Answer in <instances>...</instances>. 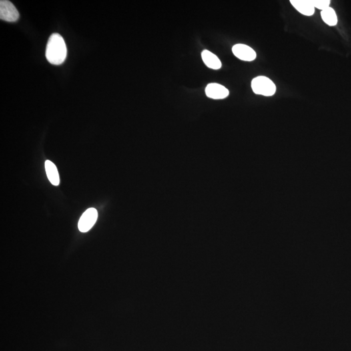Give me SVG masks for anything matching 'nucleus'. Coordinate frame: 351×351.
I'll return each mask as SVG.
<instances>
[{"label":"nucleus","mask_w":351,"mask_h":351,"mask_svg":"<svg viewBox=\"0 0 351 351\" xmlns=\"http://www.w3.org/2000/svg\"><path fill=\"white\" fill-rule=\"evenodd\" d=\"M67 49L65 40L58 33H53L50 37L46 49V57L52 65H60L65 61Z\"/></svg>","instance_id":"1"},{"label":"nucleus","mask_w":351,"mask_h":351,"mask_svg":"<svg viewBox=\"0 0 351 351\" xmlns=\"http://www.w3.org/2000/svg\"><path fill=\"white\" fill-rule=\"evenodd\" d=\"M251 87L253 92L256 95L264 97H272L276 93V87L269 77L258 76L252 79Z\"/></svg>","instance_id":"2"},{"label":"nucleus","mask_w":351,"mask_h":351,"mask_svg":"<svg viewBox=\"0 0 351 351\" xmlns=\"http://www.w3.org/2000/svg\"><path fill=\"white\" fill-rule=\"evenodd\" d=\"M19 13L13 3L8 0L0 1V19L2 21L14 23L19 19Z\"/></svg>","instance_id":"3"},{"label":"nucleus","mask_w":351,"mask_h":351,"mask_svg":"<svg viewBox=\"0 0 351 351\" xmlns=\"http://www.w3.org/2000/svg\"><path fill=\"white\" fill-rule=\"evenodd\" d=\"M98 219V211L95 208H89L83 213L78 223V228L81 232H87L91 230Z\"/></svg>","instance_id":"4"},{"label":"nucleus","mask_w":351,"mask_h":351,"mask_svg":"<svg viewBox=\"0 0 351 351\" xmlns=\"http://www.w3.org/2000/svg\"><path fill=\"white\" fill-rule=\"evenodd\" d=\"M232 52L237 58L245 61H252L256 58V53L251 48L243 44H237L232 48Z\"/></svg>","instance_id":"5"},{"label":"nucleus","mask_w":351,"mask_h":351,"mask_svg":"<svg viewBox=\"0 0 351 351\" xmlns=\"http://www.w3.org/2000/svg\"><path fill=\"white\" fill-rule=\"evenodd\" d=\"M207 97L215 100L224 99L229 95L226 87L218 83H210L205 88Z\"/></svg>","instance_id":"6"},{"label":"nucleus","mask_w":351,"mask_h":351,"mask_svg":"<svg viewBox=\"0 0 351 351\" xmlns=\"http://www.w3.org/2000/svg\"><path fill=\"white\" fill-rule=\"evenodd\" d=\"M290 3L297 11L303 15L310 17L315 13V7L312 0H291Z\"/></svg>","instance_id":"7"},{"label":"nucleus","mask_w":351,"mask_h":351,"mask_svg":"<svg viewBox=\"0 0 351 351\" xmlns=\"http://www.w3.org/2000/svg\"><path fill=\"white\" fill-rule=\"evenodd\" d=\"M202 58L205 65L211 69L218 70L222 67V64L218 57L207 50L202 51Z\"/></svg>","instance_id":"8"},{"label":"nucleus","mask_w":351,"mask_h":351,"mask_svg":"<svg viewBox=\"0 0 351 351\" xmlns=\"http://www.w3.org/2000/svg\"><path fill=\"white\" fill-rule=\"evenodd\" d=\"M45 169L47 177L51 184L57 186L60 183L58 171L54 163L51 161L47 160L45 162Z\"/></svg>","instance_id":"9"},{"label":"nucleus","mask_w":351,"mask_h":351,"mask_svg":"<svg viewBox=\"0 0 351 351\" xmlns=\"http://www.w3.org/2000/svg\"><path fill=\"white\" fill-rule=\"evenodd\" d=\"M321 16H322L323 21L325 22V23L330 26H334L338 23V18H337L336 12L332 8L329 7L323 10L321 13Z\"/></svg>","instance_id":"10"},{"label":"nucleus","mask_w":351,"mask_h":351,"mask_svg":"<svg viewBox=\"0 0 351 351\" xmlns=\"http://www.w3.org/2000/svg\"><path fill=\"white\" fill-rule=\"evenodd\" d=\"M312 3L315 9L322 10V11L329 7L330 4V0H312Z\"/></svg>","instance_id":"11"}]
</instances>
